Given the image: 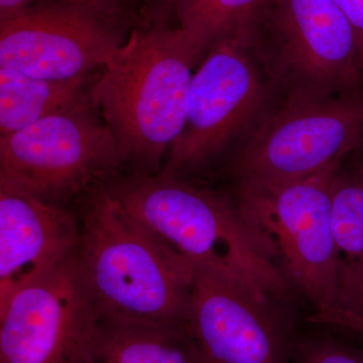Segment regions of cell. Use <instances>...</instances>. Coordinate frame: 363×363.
<instances>
[{
    "instance_id": "30bf717a",
    "label": "cell",
    "mask_w": 363,
    "mask_h": 363,
    "mask_svg": "<svg viewBox=\"0 0 363 363\" xmlns=\"http://www.w3.org/2000/svg\"><path fill=\"white\" fill-rule=\"evenodd\" d=\"M76 252L0 308V363L84 359L98 312Z\"/></svg>"
},
{
    "instance_id": "ffe728a7",
    "label": "cell",
    "mask_w": 363,
    "mask_h": 363,
    "mask_svg": "<svg viewBox=\"0 0 363 363\" xmlns=\"http://www.w3.org/2000/svg\"><path fill=\"white\" fill-rule=\"evenodd\" d=\"M84 1L96 2V4H101V6L111 9V11H123V2L124 0H84Z\"/></svg>"
},
{
    "instance_id": "8fae6325",
    "label": "cell",
    "mask_w": 363,
    "mask_h": 363,
    "mask_svg": "<svg viewBox=\"0 0 363 363\" xmlns=\"http://www.w3.org/2000/svg\"><path fill=\"white\" fill-rule=\"evenodd\" d=\"M281 305L196 269L188 326L208 363H291L298 337Z\"/></svg>"
},
{
    "instance_id": "9a60e30c",
    "label": "cell",
    "mask_w": 363,
    "mask_h": 363,
    "mask_svg": "<svg viewBox=\"0 0 363 363\" xmlns=\"http://www.w3.org/2000/svg\"><path fill=\"white\" fill-rule=\"evenodd\" d=\"M95 75L51 80L0 68V136L23 130L89 97Z\"/></svg>"
},
{
    "instance_id": "2e32d148",
    "label": "cell",
    "mask_w": 363,
    "mask_h": 363,
    "mask_svg": "<svg viewBox=\"0 0 363 363\" xmlns=\"http://www.w3.org/2000/svg\"><path fill=\"white\" fill-rule=\"evenodd\" d=\"M269 0H171L169 11L179 28L205 49L222 40L252 43L253 32Z\"/></svg>"
},
{
    "instance_id": "52a82bcc",
    "label": "cell",
    "mask_w": 363,
    "mask_h": 363,
    "mask_svg": "<svg viewBox=\"0 0 363 363\" xmlns=\"http://www.w3.org/2000/svg\"><path fill=\"white\" fill-rule=\"evenodd\" d=\"M363 149V89L279 102L226 157L233 183H286L315 175Z\"/></svg>"
},
{
    "instance_id": "ac0fdd59",
    "label": "cell",
    "mask_w": 363,
    "mask_h": 363,
    "mask_svg": "<svg viewBox=\"0 0 363 363\" xmlns=\"http://www.w3.org/2000/svg\"><path fill=\"white\" fill-rule=\"evenodd\" d=\"M350 21L363 52V0H333Z\"/></svg>"
},
{
    "instance_id": "7402d4cb",
    "label": "cell",
    "mask_w": 363,
    "mask_h": 363,
    "mask_svg": "<svg viewBox=\"0 0 363 363\" xmlns=\"http://www.w3.org/2000/svg\"><path fill=\"white\" fill-rule=\"evenodd\" d=\"M69 363H84V359L82 360H76V362H72Z\"/></svg>"
},
{
    "instance_id": "44dd1931",
    "label": "cell",
    "mask_w": 363,
    "mask_h": 363,
    "mask_svg": "<svg viewBox=\"0 0 363 363\" xmlns=\"http://www.w3.org/2000/svg\"><path fill=\"white\" fill-rule=\"evenodd\" d=\"M169 1H171V0H162V4H164V9H168Z\"/></svg>"
},
{
    "instance_id": "9c48e42d",
    "label": "cell",
    "mask_w": 363,
    "mask_h": 363,
    "mask_svg": "<svg viewBox=\"0 0 363 363\" xmlns=\"http://www.w3.org/2000/svg\"><path fill=\"white\" fill-rule=\"evenodd\" d=\"M130 33L123 11L84 0L40 2L0 21V68L51 80L84 77L102 70Z\"/></svg>"
},
{
    "instance_id": "ba28073f",
    "label": "cell",
    "mask_w": 363,
    "mask_h": 363,
    "mask_svg": "<svg viewBox=\"0 0 363 363\" xmlns=\"http://www.w3.org/2000/svg\"><path fill=\"white\" fill-rule=\"evenodd\" d=\"M121 167L113 135L90 96L0 136V188L45 201L62 205Z\"/></svg>"
},
{
    "instance_id": "e0dca14e",
    "label": "cell",
    "mask_w": 363,
    "mask_h": 363,
    "mask_svg": "<svg viewBox=\"0 0 363 363\" xmlns=\"http://www.w3.org/2000/svg\"><path fill=\"white\" fill-rule=\"evenodd\" d=\"M291 363H363V351L332 337L298 338Z\"/></svg>"
},
{
    "instance_id": "6da1fadb",
    "label": "cell",
    "mask_w": 363,
    "mask_h": 363,
    "mask_svg": "<svg viewBox=\"0 0 363 363\" xmlns=\"http://www.w3.org/2000/svg\"><path fill=\"white\" fill-rule=\"evenodd\" d=\"M100 186L196 269L262 300L288 304L295 297L271 238L242 213L233 195L164 171L116 175Z\"/></svg>"
},
{
    "instance_id": "d6986e66",
    "label": "cell",
    "mask_w": 363,
    "mask_h": 363,
    "mask_svg": "<svg viewBox=\"0 0 363 363\" xmlns=\"http://www.w3.org/2000/svg\"><path fill=\"white\" fill-rule=\"evenodd\" d=\"M40 4V0H0V21L9 20Z\"/></svg>"
},
{
    "instance_id": "8992f818",
    "label": "cell",
    "mask_w": 363,
    "mask_h": 363,
    "mask_svg": "<svg viewBox=\"0 0 363 363\" xmlns=\"http://www.w3.org/2000/svg\"><path fill=\"white\" fill-rule=\"evenodd\" d=\"M278 104L252 43L217 42L193 74L185 125L162 171L189 177L228 157Z\"/></svg>"
},
{
    "instance_id": "4fadbf2b",
    "label": "cell",
    "mask_w": 363,
    "mask_h": 363,
    "mask_svg": "<svg viewBox=\"0 0 363 363\" xmlns=\"http://www.w3.org/2000/svg\"><path fill=\"white\" fill-rule=\"evenodd\" d=\"M347 157L331 183L332 233L343 329L363 336V160Z\"/></svg>"
},
{
    "instance_id": "7a4b0ae2",
    "label": "cell",
    "mask_w": 363,
    "mask_h": 363,
    "mask_svg": "<svg viewBox=\"0 0 363 363\" xmlns=\"http://www.w3.org/2000/svg\"><path fill=\"white\" fill-rule=\"evenodd\" d=\"M206 52L192 33L157 23L131 30L95 75L91 100L131 173L162 171L185 125L194 69Z\"/></svg>"
},
{
    "instance_id": "7c38bea8",
    "label": "cell",
    "mask_w": 363,
    "mask_h": 363,
    "mask_svg": "<svg viewBox=\"0 0 363 363\" xmlns=\"http://www.w3.org/2000/svg\"><path fill=\"white\" fill-rule=\"evenodd\" d=\"M80 236L61 204L0 188V308L77 252Z\"/></svg>"
},
{
    "instance_id": "5b68a950",
    "label": "cell",
    "mask_w": 363,
    "mask_h": 363,
    "mask_svg": "<svg viewBox=\"0 0 363 363\" xmlns=\"http://www.w3.org/2000/svg\"><path fill=\"white\" fill-rule=\"evenodd\" d=\"M252 45L279 102L363 89V52L333 0H269Z\"/></svg>"
},
{
    "instance_id": "5bb4252c",
    "label": "cell",
    "mask_w": 363,
    "mask_h": 363,
    "mask_svg": "<svg viewBox=\"0 0 363 363\" xmlns=\"http://www.w3.org/2000/svg\"><path fill=\"white\" fill-rule=\"evenodd\" d=\"M84 363H208L188 324L98 315Z\"/></svg>"
},
{
    "instance_id": "3957f363",
    "label": "cell",
    "mask_w": 363,
    "mask_h": 363,
    "mask_svg": "<svg viewBox=\"0 0 363 363\" xmlns=\"http://www.w3.org/2000/svg\"><path fill=\"white\" fill-rule=\"evenodd\" d=\"M76 257L98 315L188 324L195 267L100 185L83 215Z\"/></svg>"
},
{
    "instance_id": "277c9868",
    "label": "cell",
    "mask_w": 363,
    "mask_h": 363,
    "mask_svg": "<svg viewBox=\"0 0 363 363\" xmlns=\"http://www.w3.org/2000/svg\"><path fill=\"white\" fill-rule=\"evenodd\" d=\"M343 161L286 183H233L242 213L271 238L294 291L311 306L312 323L343 329L331 224L330 188Z\"/></svg>"
}]
</instances>
